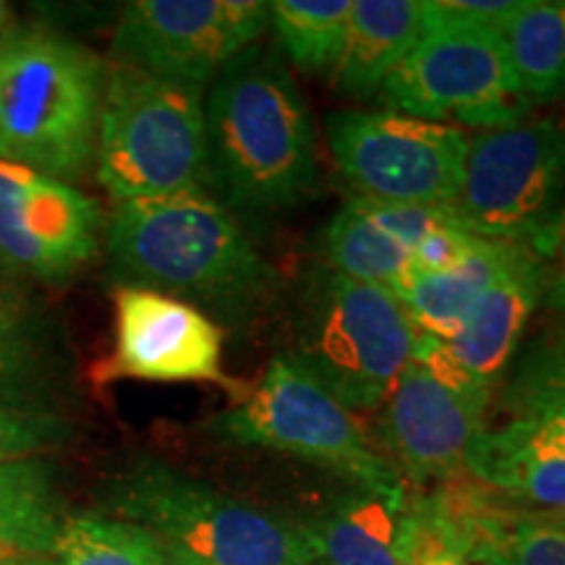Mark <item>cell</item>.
I'll return each instance as SVG.
<instances>
[{"label":"cell","mask_w":565,"mask_h":565,"mask_svg":"<svg viewBox=\"0 0 565 565\" xmlns=\"http://www.w3.org/2000/svg\"><path fill=\"white\" fill-rule=\"evenodd\" d=\"M406 565H471L445 545L435 526L422 513L406 515Z\"/></svg>","instance_id":"30"},{"label":"cell","mask_w":565,"mask_h":565,"mask_svg":"<svg viewBox=\"0 0 565 565\" xmlns=\"http://www.w3.org/2000/svg\"><path fill=\"white\" fill-rule=\"evenodd\" d=\"M171 565H179V563H171Z\"/></svg>","instance_id":"35"},{"label":"cell","mask_w":565,"mask_h":565,"mask_svg":"<svg viewBox=\"0 0 565 565\" xmlns=\"http://www.w3.org/2000/svg\"><path fill=\"white\" fill-rule=\"evenodd\" d=\"M103 212L74 183L0 158V263L19 278L63 282L92 263Z\"/></svg>","instance_id":"12"},{"label":"cell","mask_w":565,"mask_h":565,"mask_svg":"<svg viewBox=\"0 0 565 565\" xmlns=\"http://www.w3.org/2000/svg\"><path fill=\"white\" fill-rule=\"evenodd\" d=\"M466 469L492 490L565 511V456L529 440L515 422L498 433L484 429L471 445Z\"/></svg>","instance_id":"21"},{"label":"cell","mask_w":565,"mask_h":565,"mask_svg":"<svg viewBox=\"0 0 565 565\" xmlns=\"http://www.w3.org/2000/svg\"><path fill=\"white\" fill-rule=\"evenodd\" d=\"M414 341L398 296L322 265L301 286L282 356L353 412L383 404L412 362Z\"/></svg>","instance_id":"6"},{"label":"cell","mask_w":565,"mask_h":565,"mask_svg":"<svg viewBox=\"0 0 565 565\" xmlns=\"http://www.w3.org/2000/svg\"><path fill=\"white\" fill-rule=\"evenodd\" d=\"M328 150L362 200L445 207L456 204L469 139L456 126L393 110L330 113Z\"/></svg>","instance_id":"10"},{"label":"cell","mask_w":565,"mask_h":565,"mask_svg":"<svg viewBox=\"0 0 565 565\" xmlns=\"http://www.w3.org/2000/svg\"><path fill=\"white\" fill-rule=\"evenodd\" d=\"M424 32L427 3L422 0H353L345 47L333 71L338 92L359 103L377 97Z\"/></svg>","instance_id":"18"},{"label":"cell","mask_w":565,"mask_h":565,"mask_svg":"<svg viewBox=\"0 0 565 565\" xmlns=\"http://www.w3.org/2000/svg\"><path fill=\"white\" fill-rule=\"evenodd\" d=\"M9 565H58V563H55L53 557H32V561H17Z\"/></svg>","instance_id":"34"},{"label":"cell","mask_w":565,"mask_h":565,"mask_svg":"<svg viewBox=\"0 0 565 565\" xmlns=\"http://www.w3.org/2000/svg\"><path fill=\"white\" fill-rule=\"evenodd\" d=\"M563 194L565 129L540 118L469 141L454 210L463 228L479 238L542 249L555 236V210Z\"/></svg>","instance_id":"9"},{"label":"cell","mask_w":565,"mask_h":565,"mask_svg":"<svg viewBox=\"0 0 565 565\" xmlns=\"http://www.w3.org/2000/svg\"><path fill=\"white\" fill-rule=\"evenodd\" d=\"M353 0H275L270 24L280 53L303 74H333L345 47Z\"/></svg>","instance_id":"24"},{"label":"cell","mask_w":565,"mask_h":565,"mask_svg":"<svg viewBox=\"0 0 565 565\" xmlns=\"http://www.w3.org/2000/svg\"><path fill=\"white\" fill-rule=\"evenodd\" d=\"M95 173L116 202L204 189V87L113 63L97 118Z\"/></svg>","instance_id":"4"},{"label":"cell","mask_w":565,"mask_h":565,"mask_svg":"<svg viewBox=\"0 0 565 565\" xmlns=\"http://www.w3.org/2000/svg\"><path fill=\"white\" fill-rule=\"evenodd\" d=\"M210 429L223 440L324 466L366 492H401L398 477L366 443L351 408L282 353L267 364L254 391L210 422Z\"/></svg>","instance_id":"7"},{"label":"cell","mask_w":565,"mask_h":565,"mask_svg":"<svg viewBox=\"0 0 565 565\" xmlns=\"http://www.w3.org/2000/svg\"><path fill=\"white\" fill-rule=\"evenodd\" d=\"M270 3L257 0H137L113 34L116 63L207 87L257 42Z\"/></svg>","instance_id":"11"},{"label":"cell","mask_w":565,"mask_h":565,"mask_svg":"<svg viewBox=\"0 0 565 565\" xmlns=\"http://www.w3.org/2000/svg\"><path fill=\"white\" fill-rule=\"evenodd\" d=\"M475 233H469L463 228L461 221L443 225L424 236L419 244H416L414 257H412V267L414 273H440L448 270L461 263L466 254L471 252V246L477 244Z\"/></svg>","instance_id":"29"},{"label":"cell","mask_w":565,"mask_h":565,"mask_svg":"<svg viewBox=\"0 0 565 565\" xmlns=\"http://www.w3.org/2000/svg\"><path fill=\"white\" fill-rule=\"evenodd\" d=\"M383 437L416 479L461 471L471 445L484 433V404L450 391L408 362L383 401Z\"/></svg>","instance_id":"14"},{"label":"cell","mask_w":565,"mask_h":565,"mask_svg":"<svg viewBox=\"0 0 565 565\" xmlns=\"http://www.w3.org/2000/svg\"><path fill=\"white\" fill-rule=\"evenodd\" d=\"M315 534L322 565H406L401 492H366L343 503Z\"/></svg>","instance_id":"22"},{"label":"cell","mask_w":565,"mask_h":565,"mask_svg":"<svg viewBox=\"0 0 565 565\" xmlns=\"http://www.w3.org/2000/svg\"><path fill=\"white\" fill-rule=\"evenodd\" d=\"M66 433V422L58 414L0 406V466L40 458L42 450L58 445Z\"/></svg>","instance_id":"28"},{"label":"cell","mask_w":565,"mask_h":565,"mask_svg":"<svg viewBox=\"0 0 565 565\" xmlns=\"http://www.w3.org/2000/svg\"><path fill=\"white\" fill-rule=\"evenodd\" d=\"M204 131L207 183L225 210L273 215L315 192L312 113L273 51L252 45L212 79Z\"/></svg>","instance_id":"2"},{"label":"cell","mask_w":565,"mask_h":565,"mask_svg":"<svg viewBox=\"0 0 565 565\" xmlns=\"http://www.w3.org/2000/svg\"><path fill=\"white\" fill-rule=\"evenodd\" d=\"M61 524L53 463L26 458L0 466V565L53 557Z\"/></svg>","instance_id":"20"},{"label":"cell","mask_w":565,"mask_h":565,"mask_svg":"<svg viewBox=\"0 0 565 565\" xmlns=\"http://www.w3.org/2000/svg\"><path fill=\"white\" fill-rule=\"evenodd\" d=\"M108 68L82 42L47 26L0 38V158L74 183L95 162Z\"/></svg>","instance_id":"3"},{"label":"cell","mask_w":565,"mask_h":565,"mask_svg":"<svg viewBox=\"0 0 565 565\" xmlns=\"http://www.w3.org/2000/svg\"><path fill=\"white\" fill-rule=\"evenodd\" d=\"M529 404H565V335L536 345L515 372L511 406Z\"/></svg>","instance_id":"27"},{"label":"cell","mask_w":565,"mask_h":565,"mask_svg":"<svg viewBox=\"0 0 565 565\" xmlns=\"http://www.w3.org/2000/svg\"><path fill=\"white\" fill-rule=\"evenodd\" d=\"M315 565H317V563H315Z\"/></svg>","instance_id":"36"},{"label":"cell","mask_w":565,"mask_h":565,"mask_svg":"<svg viewBox=\"0 0 565 565\" xmlns=\"http://www.w3.org/2000/svg\"><path fill=\"white\" fill-rule=\"evenodd\" d=\"M116 519L145 529L179 565H315L312 529L225 498L212 487L145 461L110 484Z\"/></svg>","instance_id":"5"},{"label":"cell","mask_w":565,"mask_h":565,"mask_svg":"<svg viewBox=\"0 0 565 565\" xmlns=\"http://www.w3.org/2000/svg\"><path fill=\"white\" fill-rule=\"evenodd\" d=\"M515 414V424L529 440L565 456V404H529Z\"/></svg>","instance_id":"31"},{"label":"cell","mask_w":565,"mask_h":565,"mask_svg":"<svg viewBox=\"0 0 565 565\" xmlns=\"http://www.w3.org/2000/svg\"><path fill=\"white\" fill-rule=\"evenodd\" d=\"M519 244L521 242L477 238L471 252L448 270L412 273L398 299L412 317L416 333L448 341L479 301V296L492 286L500 270L508 265Z\"/></svg>","instance_id":"19"},{"label":"cell","mask_w":565,"mask_h":565,"mask_svg":"<svg viewBox=\"0 0 565 565\" xmlns=\"http://www.w3.org/2000/svg\"><path fill=\"white\" fill-rule=\"evenodd\" d=\"M61 349L21 278L0 263V406L55 414Z\"/></svg>","instance_id":"17"},{"label":"cell","mask_w":565,"mask_h":565,"mask_svg":"<svg viewBox=\"0 0 565 565\" xmlns=\"http://www.w3.org/2000/svg\"><path fill=\"white\" fill-rule=\"evenodd\" d=\"M105 246L121 286L179 299L217 328L254 320L275 286L273 267L204 189L118 202Z\"/></svg>","instance_id":"1"},{"label":"cell","mask_w":565,"mask_h":565,"mask_svg":"<svg viewBox=\"0 0 565 565\" xmlns=\"http://www.w3.org/2000/svg\"><path fill=\"white\" fill-rule=\"evenodd\" d=\"M553 301H555V307H557V309H563V312H565V273H563L561 278H557V282H555Z\"/></svg>","instance_id":"33"},{"label":"cell","mask_w":565,"mask_h":565,"mask_svg":"<svg viewBox=\"0 0 565 565\" xmlns=\"http://www.w3.org/2000/svg\"><path fill=\"white\" fill-rule=\"evenodd\" d=\"M116 343L97 366V383L150 380V383L233 385L223 370V328L207 315L171 296L118 286Z\"/></svg>","instance_id":"13"},{"label":"cell","mask_w":565,"mask_h":565,"mask_svg":"<svg viewBox=\"0 0 565 565\" xmlns=\"http://www.w3.org/2000/svg\"><path fill=\"white\" fill-rule=\"evenodd\" d=\"M456 221L454 204L419 207L353 196L322 231L324 267L398 296L414 273L416 244Z\"/></svg>","instance_id":"15"},{"label":"cell","mask_w":565,"mask_h":565,"mask_svg":"<svg viewBox=\"0 0 565 565\" xmlns=\"http://www.w3.org/2000/svg\"><path fill=\"white\" fill-rule=\"evenodd\" d=\"M545 291V263L532 244H519L498 278L454 335L445 341L450 356L466 377L492 391L494 380L505 372L519 349L529 317Z\"/></svg>","instance_id":"16"},{"label":"cell","mask_w":565,"mask_h":565,"mask_svg":"<svg viewBox=\"0 0 565 565\" xmlns=\"http://www.w3.org/2000/svg\"><path fill=\"white\" fill-rule=\"evenodd\" d=\"M58 565H171L152 534L113 515H68L55 540Z\"/></svg>","instance_id":"25"},{"label":"cell","mask_w":565,"mask_h":565,"mask_svg":"<svg viewBox=\"0 0 565 565\" xmlns=\"http://www.w3.org/2000/svg\"><path fill=\"white\" fill-rule=\"evenodd\" d=\"M377 97L393 113L437 124L456 118L487 131L521 124L532 108V100L521 95L500 32L435 17L429 3L427 32Z\"/></svg>","instance_id":"8"},{"label":"cell","mask_w":565,"mask_h":565,"mask_svg":"<svg viewBox=\"0 0 565 565\" xmlns=\"http://www.w3.org/2000/svg\"><path fill=\"white\" fill-rule=\"evenodd\" d=\"M11 30V6L0 0V38Z\"/></svg>","instance_id":"32"},{"label":"cell","mask_w":565,"mask_h":565,"mask_svg":"<svg viewBox=\"0 0 565 565\" xmlns=\"http://www.w3.org/2000/svg\"><path fill=\"white\" fill-rule=\"evenodd\" d=\"M515 82L526 100L565 89V0H519L500 26Z\"/></svg>","instance_id":"23"},{"label":"cell","mask_w":565,"mask_h":565,"mask_svg":"<svg viewBox=\"0 0 565 565\" xmlns=\"http://www.w3.org/2000/svg\"><path fill=\"white\" fill-rule=\"evenodd\" d=\"M471 565H565V519L515 515L469 557Z\"/></svg>","instance_id":"26"}]
</instances>
